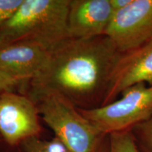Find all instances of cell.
<instances>
[{
	"instance_id": "obj_1",
	"label": "cell",
	"mask_w": 152,
	"mask_h": 152,
	"mask_svg": "<svg viewBox=\"0 0 152 152\" xmlns=\"http://www.w3.org/2000/svg\"><path fill=\"white\" fill-rule=\"evenodd\" d=\"M121 55L106 35L87 39L70 38L51 51L46 64L23 92L30 98L53 91L77 109L99 107Z\"/></svg>"
},
{
	"instance_id": "obj_2",
	"label": "cell",
	"mask_w": 152,
	"mask_h": 152,
	"mask_svg": "<svg viewBox=\"0 0 152 152\" xmlns=\"http://www.w3.org/2000/svg\"><path fill=\"white\" fill-rule=\"evenodd\" d=\"M69 4L70 0H23L0 34L7 42L32 41L53 50L70 39Z\"/></svg>"
},
{
	"instance_id": "obj_3",
	"label": "cell",
	"mask_w": 152,
	"mask_h": 152,
	"mask_svg": "<svg viewBox=\"0 0 152 152\" xmlns=\"http://www.w3.org/2000/svg\"><path fill=\"white\" fill-rule=\"evenodd\" d=\"M30 98V97H29ZM45 123L70 152H96L105 134L65 96L47 91L30 97Z\"/></svg>"
},
{
	"instance_id": "obj_4",
	"label": "cell",
	"mask_w": 152,
	"mask_h": 152,
	"mask_svg": "<svg viewBox=\"0 0 152 152\" xmlns=\"http://www.w3.org/2000/svg\"><path fill=\"white\" fill-rule=\"evenodd\" d=\"M122 97L107 105L80 113L104 134L129 130L152 115V86L140 83L122 92Z\"/></svg>"
},
{
	"instance_id": "obj_5",
	"label": "cell",
	"mask_w": 152,
	"mask_h": 152,
	"mask_svg": "<svg viewBox=\"0 0 152 152\" xmlns=\"http://www.w3.org/2000/svg\"><path fill=\"white\" fill-rule=\"evenodd\" d=\"M120 53L142 46L152 39V0H132L114 12L105 34Z\"/></svg>"
},
{
	"instance_id": "obj_6",
	"label": "cell",
	"mask_w": 152,
	"mask_h": 152,
	"mask_svg": "<svg viewBox=\"0 0 152 152\" xmlns=\"http://www.w3.org/2000/svg\"><path fill=\"white\" fill-rule=\"evenodd\" d=\"M39 115L35 102L26 94H0V134L10 145L37 137L41 131Z\"/></svg>"
},
{
	"instance_id": "obj_7",
	"label": "cell",
	"mask_w": 152,
	"mask_h": 152,
	"mask_svg": "<svg viewBox=\"0 0 152 152\" xmlns=\"http://www.w3.org/2000/svg\"><path fill=\"white\" fill-rule=\"evenodd\" d=\"M140 83H148L152 86V39L121 54L101 106L114 102L125 90Z\"/></svg>"
},
{
	"instance_id": "obj_8",
	"label": "cell",
	"mask_w": 152,
	"mask_h": 152,
	"mask_svg": "<svg viewBox=\"0 0 152 152\" xmlns=\"http://www.w3.org/2000/svg\"><path fill=\"white\" fill-rule=\"evenodd\" d=\"M109 0H70L68 30L71 39L104 35L113 17Z\"/></svg>"
},
{
	"instance_id": "obj_9",
	"label": "cell",
	"mask_w": 152,
	"mask_h": 152,
	"mask_svg": "<svg viewBox=\"0 0 152 152\" xmlns=\"http://www.w3.org/2000/svg\"><path fill=\"white\" fill-rule=\"evenodd\" d=\"M51 51L32 41L7 42L0 47V71L28 83L46 64Z\"/></svg>"
},
{
	"instance_id": "obj_10",
	"label": "cell",
	"mask_w": 152,
	"mask_h": 152,
	"mask_svg": "<svg viewBox=\"0 0 152 152\" xmlns=\"http://www.w3.org/2000/svg\"><path fill=\"white\" fill-rule=\"evenodd\" d=\"M109 135L108 152H140L129 130L113 132Z\"/></svg>"
},
{
	"instance_id": "obj_11",
	"label": "cell",
	"mask_w": 152,
	"mask_h": 152,
	"mask_svg": "<svg viewBox=\"0 0 152 152\" xmlns=\"http://www.w3.org/2000/svg\"><path fill=\"white\" fill-rule=\"evenodd\" d=\"M23 0H0V29L14 16Z\"/></svg>"
},
{
	"instance_id": "obj_12",
	"label": "cell",
	"mask_w": 152,
	"mask_h": 152,
	"mask_svg": "<svg viewBox=\"0 0 152 152\" xmlns=\"http://www.w3.org/2000/svg\"><path fill=\"white\" fill-rule=\"evenodd\" d=\"M27 82L15 78L0 71V94L5 92H15L16 89L25 90Z\"/></svg>"
},
{
	"instance_id": "obj_13",
	"label": "cell",
	"mask_w": 152,
	"mask_h": 152,
	"mask_svg": "<svg viewBox=\"0 0 152 152\" xmlns=\"http://www.w3.org/2000/svg\"><path fill=\"white\" fill-rule=\"evenodd\" d=\"M144 145L148 151L152 152V115L145 122L137 125Z\"/></svg>"
},
{
	"instance_id": "obj_14",
	"label": "cell",
	"mask_w": 152,
	"mask_h": 152,
	"mask_svg": "<svg viewBox=\"0 0 152 152\" xmlns=\"http://www.w3.org/2000/svg\"><path fill=\"white\" fill-rule=\"evenodd\" d=\"M23 144L25 152H49L45 148L42 140H38L37 137L26 140Z\"/></svg>"
},
{
	"instance_id": "obj_15",
	"label": "cell",
	"mask_w": 152,
	"mask_h": 152,
	"mask_svg": "<svg viewBox=\"0 0 152 152\" xmlns=\"http://www.w3.org/2000/svg\"><path fill=\"white\" fill-rule=\"evenodd\" d=\"M109 1L114 13L125 9L132 2V0H109Z\"/></svg>"
},
{
	"instance_id": "obj_16",
	"label": "cell",
	"mask_w": 152,
	"mask_h": 152,
	"mask_svg": "<svg viewBox=\"0 0 152 152\" xmlns=\"http://www.w3.org/2000/svg\"><path fill=\"white\" fill-rule=\"evenodd\" d=\"M96 152H108V146H106L104 145V144L101 143V144L99 145V147L97 151Z\"/></svg>"
},
{
	"instance_id": "obj_17",
	"label": "cell",
	"mask_w": 152,
	"mask_h": 152,
	"mask_svg": "<svg viewBox=\"0 0 152 152\" xmlns=\"http://www.w3.org/2000/svg\"><path fill=\"white\" fill-rule=\"evenodd\" d=\"M6 43H7V42L5 40L4 38L2 37V35L0 34V47L2 46V45H4Z\"/></svg>"
}]
</instances>
